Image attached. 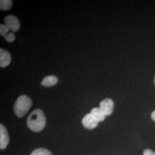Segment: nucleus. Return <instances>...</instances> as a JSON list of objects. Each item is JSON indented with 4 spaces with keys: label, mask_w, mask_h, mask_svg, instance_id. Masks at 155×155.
I'll use <instances>...</instances> for the list:
<instances>
[{
    "label": "nucleus",
    "mask_w": 155,
    "mask_h": 155,
    "mask_svg": "<svg viewBox=\"0 0 155 155\" xmlns=\"http://www.w3.org/2000/svg\"><path fill=\"white\" fill-rule=\"evenodd\" d=\"M4 37V39H5L6 41L9 43L13 42L15 40V35L13 32L8 33Z\"/></svg>",
    "instance_id": "ddd939ff"
},
{
    "label": "nucleus",
    "mask_w": 155,
    "mask_h": 155,
    "mask_svg": "<svg viewBox=\"0 0 155 155\" xmlns=\"http://www.w3.org/2000/svg\"><path fill=\"white\" fill-rule=\"evenodd\" d=\"M11 61V55L10 53L2 48L0 49V66L7 67Z\"/></svg>",
    "instance_id": "0eeeda50"
},
{
    "label": "nucleus",
    "mask_w": 155,
    "mask_h": 155,
    "mask_svg": "<svg viewBox=\"0 0 155 155\" xmlns=\"http://www.w3.org/2000/svg\"><path fill=\"white\" fill-rule=\"evenodd\" d=\"M154 83H155V78H154Z\"/></svg>",
    "instance_id": "dca6fc26"
},
{
    "label": "nucleus",
    "mask_w": 155,
    "mask_h": 155,
    "mask_svg": "<svg viewBox=\"0 0 155 155\" xmlns=\"http://www.w3.org/2000/svg\"><path fill=\"white\" fill-rule=\"evenodd\" d=\"M30 155H53L49 150L45 148H38L34 150Z\"/></svg>",
    "instance_id": "9b49d317"
},
{
    "label": "nucleus",
    "mask_w": 155,
    "mask_h": 155,
    "mask_svg": "<svg viewBox=\"0 0 155 155\" xmlns=\"http://www.w3.org/2000/svg\"><path fill=\"white\" fill-rule=\"evenodd\" d=\"M82 122L84 127L89 129H93L97 127L99 122L90 113L83 117Z\"/></svg>",
    "instance_id": "423d86ee"
},
{
    "label": "nucleus",
    "mask_w": 155,
    "mask_h": 155,
    "mask_svg": "<svg viewBox=\"0 0 155 155\" xmlns=\"http://www.w3.org/2000/svg\"><path fill=\"white\" fill-rule=\"evenodd\" d=\"M9 142V137L8 131L4 125H0V148L5 149Z\"/></svg>",
    "instance_id": "39448f33"
},
{
    "label": "nucleus",
    "mask_w": 155,
    "mask_h": 155,
    "mask_svg": "<svg viewBox=\"0 0 155 155\" xmlns=\"http://www.w3.org/2000/svg\"><path fill=\"white\" fill-rule=\"evenodd\" d=\"M46 119L43 112L37 109L31 112L27 120L28 127L33 132L41 131L45 126Z\"/></svg>",
    "instance_id": "f257e3e1"
},
{
    "label": "nucleus",
    "mask_w": 155,
    "mask_h": 155,
    "mask_svg": "<svg viewBox=\"0 0 155 155\" xmlns=\"http://www.w3.org/2000/svg\"><path fill=\"white\" fill-rule=\"evenodd\" d=\"M12 1L11 0H1L0 1V8L3 11H8L11 8Z\"/></svg>",
    "instance_id": "9d476101"
},
{
    "label": "nucleus",
    "mask_w": 155,
    "mask_h": 155,
    "mask_svg": "<svg viewBox=\"0 0 155 155\" xmlns=\"http://www.w3.org/2000/svg\"><path fill=\"white\" fill-rule=\"evenodd\" d=\"M58 82V78L54 75L47 76L43 79L41 85L45 87H51L54 86Z\"/></svg>",
    "instance_id": "6e6552de"
},
{
    "label": "nucleus",
    "mask_w": 155,
    "mask_h": 155,
    "mask_svg": "<svg viewBox=\"0 0 155 155\" xmlns=\"http://www.w3.org/2000/svg\"><path fill=\"white\" fill-rule=\"evenodd\" d=\"M10 29L5 24H1L0 25V34L1 36H5L8 34Z\"/></svg>",
    "instance_id": "f8f14e48"
},
{
    "label": "nucleus",
    "mask_w": 155,
    "mask_h": 155,
    "mask_svg": "<svg viewBox=\"0 0 155 155\" xmlns=\"http://www.w3.org/2000/svg\"><path fill=\"white\" fill-rule=\"evenodd\" d=\"M151 117H152V119L155 122V110L152 112L151 114Z\"/></svg>",
    "instance_id": "2eb2a0df"
},
{
    "label": "nucleus",
    "mask_w": 155,
    "mask_h": 155,
    "mask_svg": "<svg viewBox=\"0 0 155 155\" xmlns=\"http://www.w3.org/2000/svg\"><path fill=\"white\" fill-rule=\"evenodd\" d=\"M32 106V101L25 95L20 96L17 99L13 110L15 114L19 118H22L28 113Z\"/></svg>",
    "instance_id": "f03ea898"
},
{
    "label": "nucleus",
    "mask_w": 155,
    "mask_h": 155,
    "mask_svg": "<svg viewBox=\"0 0 155 155\" xmlns=\"http://www.w3.org/2000/svg\"><path fill=\"white\" fill-rule=\"evenodd\" d=\"M113 107L114 102L110 98H106L100 102L99 108L105 116L110 115L113 111Z\"/></svg>",
    "instance_id": "20e7f679"
},
{
    "label": "nucleus",
    "mask_w": 155,
    "mask_h": 155,
    "mask_svg": "<svg viewBox=\"0 0 155 155\" xmlns=\"http://www.w3.org/2000/svg\"><path fill=\"white\" fill-rule=\"evenodd\" d=\"M144 155H155V152L150 150H146L144 151Z\"/></svg>",
    "instance_id": "4468645a"
},
{
    "label": "nucleus",
    "mask_w": 155,
    "mask_h": 155,
    "mask_svg": "<svg viewBox=\"0 0 155 155\" xmlns=\"http://www.w3.org/2000/svg\"><path fill=\"white\" fill-rule=\"evenodd\" d=\"M4 22L8 28L13 32H17L20 28V23L16 16L8 15L4 18Z\"/></svg>",
    "instance_id": "7ed1b4c3"
},
{
    "label": "nucleus",
    "mask_w": 155,
    "mask_h": 155,
    "mask_svg": "<svg viewBox=\"0 0 155 155\" xmlns=\"http://www.w3.org/2000/svg\"><path fill=\"white\" fill-rule=\"evenodd\" d=\"M90 114L94 117V118L98 122L104 121L105 118V116L104 114L102 111L100 110L99 107H94L90 111Z\"/></svg>",
    "instance_id": "1a4fd4ad"
}]
</instances>
